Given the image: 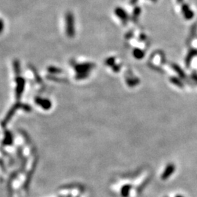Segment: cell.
I'll return each instance as SVG.
<instances>
[{
  "label": "cell",
  "instance_id": "cell-5",
  "mask_svg": "<svg viewBox=\"0 0 197 197\" xmlns=\"http://www.w3.org/2000/svg\"><path fill=\"white\" fill-rule=\"evenodd\" d=\"M176 197H183V196H177Z\"/></svg>",
  "mask_w": 197,
  "mask_h": 197
},
{
  "label": "cell",
  "instance_id": "cell-1",
  "mask_svg": "<svg viewBox=\"0 0 197 197\" xmlns=\"http://www.w3.org/2000/svg\"><path fill=\"white\" fill-rule=\"evenodd\" d=\"M182 10H183V13L185 18H186L187 20H191L194 18V13L192 12V10H191L190 7L188 6L186 4H184V5H183Z\"/></svg>",
  "mask_w": 197,
  "mask_h": 197
},
{
  "label": "cell",
  "instance_id": "cell-2",
  "mask_svg": "<svg viewBox=\"0 0 197 197\" xmlns=\"http://www.w3.org/2000/svg\"><path fill=\"white\" fill-rule=\"evenodd\" d=\"M175 171V166L173 164H170V165L168 166V167L166 168V171L164 172V176H163V178H167L169 177L170 175L173 173V172Z\"/></svg>",
  "mask_w": 197,
  "mask_h": 197
},
{
  "label": "cell",
  "instance_id": "cell-4",
  "mask_svg": "<svg viewBox=\"0 0 197 197\" xmlns=\"http://www.w3.org/2000/svg\"><path fill=\"white\" fill-rule=\"evenodd\" d=\"M192 77H193V79L194 80L195 82L197 83V74L196 73H193Z\"/></svg>",
  "mask_w": 197,
  "mask_h": 197
},
{
  "label": "cell",
  "instance_id": "cell-3",
  "mask_svg": "<svg viewBox=\"0 0 197 197\" xmlns=\"http://www.w3.org/2000/svg\"><path fill=\"white\" fill-rule=\"evenodd\" d=\"M195 56H197V49H193L192 50L190 51V54H189L188 56V58L186 60L187 64H189L191 63V60H192V58H194Z\"/></svg>",
  "mask_w": 197,
  "mask_h": 197
}]
</instances>
